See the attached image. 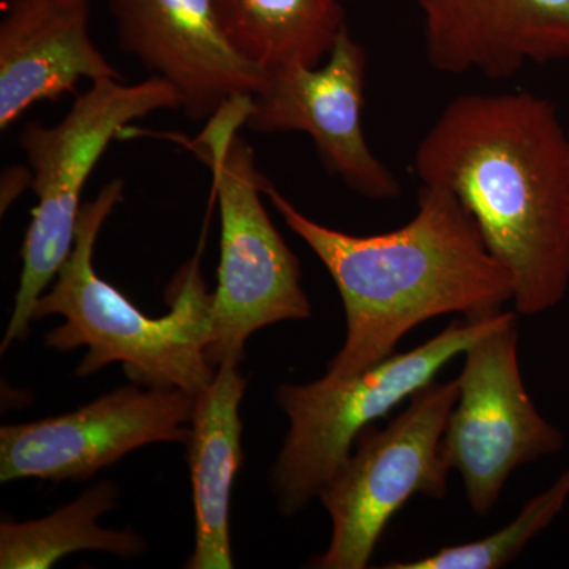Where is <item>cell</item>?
<instances>
[{"mask_svg":"<svg viewBox=\"0 0 569 569\" xmlns=\"http://www.w3.org/2000/svg\"><path fill=\"white\" fill-rule=\"evenodd\" d=\"M350 0H212L236 50L263 70L321 66L347 28Z\"/></svg>","mask_w":569,"mask_h":569,"instance_id":"9a60e30c","label":"cell"},{"mask_svg":"<svg viewBox=\"0 0 569 569\" xmlns=\"http://www.w3.org/2000/svg\"><path fill=\"white\" fill-rule=\"evenodd\" d=\"M193 406L181 389L133 383L61 417L3 426L0 481H81L146 445H187Z\"/></svg>","mask_w":569,"mask_h":569,"instance_id":"30bf717a","label":"cell"},{"mask_svg":"<svg viewBox=\"0 0 569 569\" xmlns=\"http://www.w3.org/2000/svg\"><path fill=\"white\" fill-rule=\"evenodd\" d=\"M167 110H181V97L162 78L134 84L104 78L91 82L54 126H22L18 144L31 171L37 206L21 247L20 288L2 353L14 340L26 339L37 302L73 250L82 192L104 151L130 122Z\"/></svg>","mask_w":569,"mask_h":569,"instance_id":"5b68a950","label":"cell"},{"mask_svg":"<svg viewBox=\"0 0 569 569\" xmlns=\"http://www.w3.org/2000/svg\"><path fill=\"white\" fill-rule=\"evenodd\" d=\"M26 189H31V171H29L28 164L7 168L2 178V189H0V209H2V213H6L11 203Z\"/></svg>","mask_w":569,"mask_h":569,"instance_id":"ac0fdd59","label":"cell"},{"mask_svg":"<svg viewBox=\"0 0 569 569\" xmlns=\"http://www.w3.org/2000/svg\"><path fill=\"white\" fill-rule=\"evenodd\" d=\"M239 362L224 361L211 383L194 395L190 421V478L194 508V549L190 569L234 567L230 542V500L242 462L239 406L247 378Z\"/></svg>","mask_w":569,"mask_h":569,"instance_id":"5bb4252c","label":"cell"},{"mask_svg":"<svg viewBox=\"0 0 569 569\" xmlns=\"http://www.w3.org/2000/svg\"><path fill=\"white\" fill-rule=\"evenodd\" d=\"M261 190L335 280L347 318L346 342L328 378H347L395 355L397 343L432 318L497 312L512 301L507 268L490 253L458 197L425 186L410 222L356 236L310 219L261 176Z\"/></svg>","mask_w":569,"mask_h":569,"instance_id":"7a4b0ae2","label":"cell"},{"mask_svg":"<svg viewBox=\"0 0 569 569\" xmlns=\"http://www.w3.org/2000/svg\"><path fill=\"white\" fill-rule=\"evenodd\" d=\"M123 189L122 179H112L96 200L82 204L73 250L50 290L41 295L33 320L63 318V323L44 337L48 348H88L78 376L88 377L121 362L140 387L198 395L216 376L206 355L211 342L212 293L201 274V252L179 269L168 287L170 312L160 318L142 313L93 268L97 238L116 206L122 203Z\"/></svg>","mask_w":569,"mask_h":569,"instance_id":"3957f363","label":"cell"},{"mask_svg":"<svg viewBox=\"0 0 569 569\" xmlns=\"http://www.w3.org/2000/svg\"><path fill=\"white\" fill-rule=\"evenodd\" d=\"M426 58L447 74L507 80L530 63L569 61V0H415Z\"/></svg>","mask_w":569,"mask_h":569,"instance_id":"7c38bea8","label":"cell"},{"mask_svg":"<svg viewBox=\"0 0 569 569\" xmlns=\"http://www.w3.org/2000/svg\"><path fill=\"white\" fill-rule=\"evenodd\" d=\"M366 81V48L346 28L321 66L264 73L244 127L254 133L309 134L326 170L348 189L369 200H395L402 186L369 148L362 126Z\"/></svg>","mask_w":569,"mask_h":569,"instance_id":"9c48e42d","label":"cell"},{"mask_svg":"<svg viewBox=\"0 0 569 569\" xmlns=\"http://www.w3.org/2000/svg\"><path fill=\"white\" fill-rule=\"evenodd\" d=\"M250 97L224 104L200 137L186 142L211 171L222 219L211 342L206 350L213 367L241 361L247 339L258 329L312 316L301 264L266 211L263 173L239 134Z\"/></svg>","mask_w":569,"mask_h":569,"instance_id":"277c9868","label":"cell"},{"mask_svg":"<svg viewBox=\"0 0 569 569\" xmlns=\"http://www.w3.org/2000/svg\"><path fill=\"white\" fill-rule=\"evenodd\" d=\"M568 140H569V126H568Z\"/></svg>","mask_w":569,"mask_h":569,"instance_id":"d6986e66","label":"cell"},{"mask_svg":"<svg viewBox=\"0 0 569 569\" xmlns=\"http://www.w3.org/2000/svg\"><path fill=\"white\" fill-rule=\"evenodd\" d=\"M458 397V378L432 381L385 429L372 425L359 433L351 455L318 493L332 535L310 567H369L389 522L411 497L447 496L451 468L441 440Z\"/></svg>","mask_w":569,"mask_h":569,"instance_id":"52a82bcc","label":"cell"},{"mask_svg":"<svg viewBox=\"0 0 569 569\" xmlns=\"http://www.w3.org/2000/svg\"><path fill=\"white\" fill-rule=\"evenodd\" d=\"M119 490L112 482H100L77 500L47 518L31 522H2L0 568L47 569L67 553L102 550L119 557L144 552L146 541L130 530H107L99 526L104 512L118 503Z\"/></svg>","mask_w":569,"mask_h":569,"instance_id":"2e32d148","label":"cell"},{"mask_svg":"<svg viewBox=\"0 0 569 569\" xmlns=\"http://www.w3.org/2000/svg\"><path fill=\"white\" fill-rule=\"evenodd\" d=\"M507 312L455 320L426 343L347 378L282 385L277 403L290 421L271 471L280 512L296 515L318 498L353 451L356 438L403 400L436 381L448 362L496 328Z\"/></svg>","mask_w":569,"mask_h":569,"instance_id":"8992f818","label":"cell"},{"mask_svg":"<svg viewBox=\"0 0 569 569\" xmlns=\"http://www.w3.org/2000/svg\"><path fill=\"white\" fill-rule=\"evenodd\" d=\"M419 182L458 197L508 269L516 312L538 316L569 288V140L556 104L531 92L462 93L413 157Z\"/></svg>","mask_w":569,"mask_h":569,"instance_id":"6da1fadb","label":"cell"},{"mask_svg":"<svg viewBox=\"0 0 569 569\" xmlns=\"http://www.w3.org/2000/svg\"><path fill=\"white\" fill-rule=\"evenodd\" d=\"M122 80L91 37V0H3L0 130L40 102L77 92L81 80Z\"/></svg>","mask_w":569,"mask_h":569,"instance_id":"4fadbf2b","label":"cell"},{"mask_svg":"<svg viewBox=\"0 0 569 569\" xmlns=\"http://www.w3.org/2000/svg\"><path fill=\"white\" fill-rule=\"evenodd\" d=\"M569 497V468L556 485L531 498L503 529L477 541L448 546L429 556L391 561L387 569H498L511 563L523 548L556 519Z\"/></svg>","mask_w":569,"mask_h":569,"instance_id":"e0dca14e","label":"cell"},{"mask_svg":"<svg viewBox=\"0 0 569 569\" xmlns=\"http://www.w3.org/2000/svg\"><path fill=\"white\" fill-rule=\"evenodd\" d=\"M518 312L471 343L458 377L459 397L441 449L462 478L471 511L496 507L512 471L556 455L563 433L539 413L520 376Z\"/></svg>","mask_w":569,"mask_h":569,"instance_id":"ba28073f","label":"cell"},{"mask_svg":"<svg viewBox=\"0 0 569 569\" xmlns=\"http://www.w3.org/2000/svg\"><path fill=\"white\" fill-rule=\"evenodd\" d=\"M107 6L119 50L170 82L192 121L208 122L264 82V71L228 39L212 0H107Z\"/></svg>","mask_w":569,"mask_h":569,"instance_id":"8fae6325","label":"cell"}]
</instances>
